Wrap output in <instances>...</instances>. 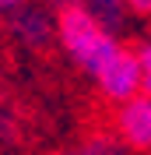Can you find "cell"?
<instances>
[{"label": "cell", "instance_id": "1", "mask_svg": "<svg viewBox=\"0 0 151 155\" xmlns=\"http://www.w3.org/2000/svg\"><path fill=\"white\" fill-rule=\"evenodd\" d=\"M56 35H60V46L67 49V57L81 71H88V74H95L123 46L120 39L109 35L85 7H63L60 11L56 14Z\"/></svg>", "mask_w": 151, "mask_h": 155}, {"label": "cell", "instance_id": "2", "mask_svg": "<svg viewBox=\"0 0 151 155\" xmlns=\"http://www.w3.org/2000/svg\"><path fill=\"white\" fill-rule=\"evenodd\" d=\"M92 78H95V85H98V92H102L109 102H116V106L127 102V99H133V95H141V64H137V49L120 46Z\"/></svg>", "mask_w": 151, "mask_h": 155}, {"label": "cell", "instance_id": "3", "mask_svg": "<svg viewBox=\"0 0 151 155\" xmlns=\"http://www.w3.org/2000/svg\"><path fill=\"white\" fill-rule=\"evenodd\" d=\"M116 137L127 152H151V95H133L116 109Z\"/></svg>", "mask_w": 151, "mask_h": 155}, {"label": "cell", "instance_id": "4", "mask_svg": "<svg viewBox=\"0 0 151 155\" xmlns=\"http://www.w3.org/2000/svg\"><path fill=\"white\" fill-rule=\"evenodd\" d=\"M11 35L18 39L21 46L28 49H46L53 39H56V18H49L42 7H32V4H21L7 21Z\"/></svg>", "mask_w": 151, "mask_h": 155}, {"label": "cell", "instance_id": "5", "mask_svg": "<svg viewBox=\"0 0 151 155\" xmlns=\"http://www.w3.org/2000/svg\"><path fill=\"white\" fill-rule=\"evenodd\" d=\"M81 7H85L88 14H92V18L98 21V25H102L105 32H109V35H116V32L123 28V21H127V14H130L123 0H85Z\"/></svg>", "mask_w": 151, "mask_h": 155}, {"label": "cell", "instance_id": "6", "mask_svg": "<svg viewBox=\"0 0 151 155\" xmlns=\"http://www.w3.org/2000/svg\"><path fill=\"white\" fill-rule=\"evenodd\" d=\"M63 155H127V148L116 134H92L77 152H63Z\"/></svg>", "mask_w": 151, "mask_h": 155}, {"label": "cell", "instance_id": "7", "mask_svg": "<svg viewBox=\"0 0 151 155\" xmlns=\"http://www.w3.org/2000/svg\"><path fill=\"white\" fill-rule=\"evenodd\" d=\"M137 64H141V92L151 95V42L137 46Z\"/></svg>", "mask_w": 151, "mask_h": 155}, {"label": "cell", "instance_id": "8", "mask_svg": "<svg viewBox=\"0 0 151 155\" xmlns=\"http://www.w3.org/2000/svg\"><path fill=\"white\" fill-rule=\"evenodd\" d=\"M0 141H4V145H14V141H18V124H14V113H0Z\"/></svg>", "mask_w": 151, "mask_h": 155}, {"label": "cell", "instance_id": "9", "mask_svg": "<svg viewBox=\"0 0 151 155\" xmlns=\"http://www.w3.org/2000/svg\"><path fill=\"white\" fill-rule=\"evenodd\" d=\"M123 4H127V11L137 14V18H151V0H123Z\"/></svg>", "mask_w": 151, "mask_h": 155}, {"label": "cell", "instance_id": "10", "mask_svg": "<svg viewBox=\"0 0 151 155\" xmlns=\"http://www.w3.org/2000/svg\"><path fill=\"white\" fill-rule=\"evenodd\" d=\"M21 4H25V0H0V14H14Z\"/></svg>", "mask_w": 151, "mask_h": 155}, {"label": "cell", "instance_id": "11", "mask_svg": "<svg viewBox=\"0 0 151 155\" xmlns=\"http://www.w3.org/2000/svg\"><path fill=\"white\" fill-rule=\"evenodd\" d=\"M81 4H85V0H56L60 11H63V7H81Z\"/></svg>", "mask_w": 151, "mask_h": 155}]
</instances>
